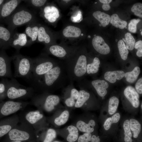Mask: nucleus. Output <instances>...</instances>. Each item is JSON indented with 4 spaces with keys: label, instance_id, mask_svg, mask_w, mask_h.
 <instances>
[{
    "label": "nucleus",
    "instance_id": "1",
    "mask_svg": "<svg viewBox=\"0 0 142 142\" xmlns=\"http://www.w3.org/2000/svg\"><path fill=\"white\" fill-rule=\"evenodd\" d=\"M68 81L69 82L64 62H59L41 78L31 84L33 88L50 91L64 87Z\"/></svg>",
    "mask_w": 142,
    "mask_h": 142
},
{
    "label": "nucleus",
    "instance_id": "2",
    "mask_svg": "<svg viewBox=\"0 0 142 142\" xmlns=\"http://www.w3.org/2000/svg\"><path fill=\"white\" fill-rule=\"evenodd\" d=\"M82 52L78 47L75 52L63 62L70 82H80L86 73L87 60Z\"/></svg>",
    "mask_w": 142,
    "mask_h": 142
},
{
    "label": "nucleus",
    "instance_id": "3",
    "mask_svg": "<svg viewBox=\"0 0 142 142\" xmlns=\"http://www.w3.org/2000/svg\"><path fill=\"white\" fill-rule=\"evenodd\" d=\"M32 60L31 83L41 78L59 62L44 53Z\"/></svg>",
    "mask_w": 142,
    "mask_h": 142
},
{
    "label": "nucleus",
    "instance_id": "4",
    "mask_svg": "<svg viewBox=\"0 0 142 142\" xmlns=\"http://www.w3.org/2000/svg\"><path fill=\"white\" fill-rule=\"evenodd\" d=\"M37 20L34 12L23 6L18 7L12 14L4 21L3 23L7 25L8 29L14 32L17 27L27 25Z\"/></svg>",
    "mask_w": 142,
    "mask_h": 142
},
{
    "label": "nucleus",
    "instance_id": "5",
    "mask_svg": "<svg viewBox=\"0 0 142 142\" xmlns=\"http://www.w3.org/2000/svg\"><path fill=\"white\" fill-rule=\"evenodd\" d=\"M12 57L15 68L14 77L25 78L29 81L31 78L32 58L17 52Z\"/></svg>",
    "mask_w": 142,
    "mask_h": 142
},
{
    "label": "nucleus",
    "instance_id": "6",
    "mask_svg": "<svg viewBox=\"0 0 142 142\" xmlns=\"http://www.w3.org/2000/svg\"><path fill=\"white\" fill-rule=\"evenodd\" d=\"M78 47V46H68L63 43L60 44L55 43L45 46L43 49V53L64 60L71 56Z\"/></svg>",
    "mask_w": 142,
    "mask_h": 142
},
{
    "label": "nucleus",
    "instance_id": "7",
    "mask_svg": "<svg viewBox=\"0 0 142 142\" xmlns=\"http://www.w3.org/2000/svg\"><path fill=\"white\" fill-rule=\"evenodd\" d=\"M33 90L32 87H27L22 85L13 78L9 80L6 95L9 99H14L31 95Z\"/></svg>",
    "mask_w": 142,
    "mask_h": 142
},
{
    "label": "nucleus",
    "instance_id": "8",
    "mask_svg": "<svg viewBox=\"0 0 142 142\" xmlns=\"http://www.w3.org/2000/svg\"><path fill=\"white\" fill-rule=\"evenodd\" d=\"M12 60V57L9 56L5 50L0 49V78H13L11 66Z\"/></svg>",
    "mask_w": 142,
    "mask_h": 142
},
{
    "label": "nucleus",
    "instance_id": "9",
    "mask_svg": "<svg viewBox=\"0 0 142 142\" xmlns=\"http://www.w3.org/2000/svg\"><path fill=\"white\" fill-rule=\"evenodd\" d=\"M23 0H6L0 9V24L9 18L18 7Z\"/></svg>",
    "mask_w": 142,
    "mask_h": 142
},
{
    "label": "nucleus",
    "instance_id": "10",
    "mask_svg": "<svg viewBox=\"0 0 142 142\" xmlns=\"http://www.w3.org/2000/svg\"><path fill=\"white\" fill-rule=\"evenodd\" d=\"M55 37L51 30L47 26L40 24L36 42L41 43L48 46L56 43Z\"/></svg>",
    "mask_w": 142,
    "mask_h": 142
},
{
    "label": "nucleus",
    "instance_id": "11",
    "mask_svg": "<svg viewBox=\"0 0 142 142\" xmlns=\"http://www.w3.org/2000/svg\"><path fill=\"white\" fill-rule=\"evenodd\" d=\"M39 14L45 21L51 24L55 22L59 16L58 9L52 4L48 3L40 9Z\"/></svg>",
    "mask_w": 142,
    "mask_h": 142
},
{
    "label": "nucleus",
    "instance_id": "12",
    "mask_svg": "<svg viewBox=\"0 0 142 142\" xmlns=\"http://www.w3.org/2000/svg\"><path fill=\"white\" fill-rule=\"evenodd\" d=\"M28 40L25 33H19L14 31L10 44V47L14 48L17 52L24 47L29 46Z\"/></svg>",
    "mask_w": 142,
    "mask_h": 142
},
{
    "label": "nucleus",
    "instance_id": "13",
    "mask_svg": "<svg viewBox=\"0 0 142 142\" xmlns=\"http://www.w3.org/2000/svg\"><path fill=\"white\" fill-rule=\"evenodd\" d=\"M61 34L64 38L71 41L78 40L80 36L83 35L79 27L72 25L65 27L62 31Z\"/></svg>",
    "mask_w": 142,
    "mask_h": 142
},
{
    "label": "nucleus",
    "instance_id": "14",
    "mask_svg": "<svg viewBox=\"0 0 142 142\" xmlns=\"http://www.w3.org/2000/svg\"><path fill=\"white\" fill-rule=\"evenodd\" d=\"M39 25L37 20L26 25L24 33L27 37L29 46L37 42Z\"/></svg>",
    "mask_w": 142,
    "mask_h": 142
},
{
    "label": "nucleus",
    "instance_id": "15",
    "mask_svg": "<svg viewBox=\"0 0 142 142\" xmlns=\"http://www.w3.org/2000/svg\"><path fill=\"white\" fill-rule=\"evenodd\" d=\"M14 31L12 32L2 24H0V49L5 50L9 48Z\"/></svg>",
    "mask_w": 142,
    "mask_h": 142
},
{
    "label": "nucleus",
    "instance_id": "16",
    "mask_svg": "<svg viewBox=\"0 0 142 142\" xmlns=\"http://www.w3.org/2000/svg\"><path fill=\"white\" fill-rule=\"evenodd\" d=\"M92 44L94 49L101 54H107L110 52L109 47L103 39L99 36H94L92 40Z\"/></svg>",
    "mask_w": 142,
    "mask_h": 142
},
{
    "label": "nucleus",
    "instance_id": "17",
    "mask_svg": "<svg viewBox=\"0 0 142 142\" xmlns=\"http://www.w3.org/2000/svg\"><path fill=\"white\" fill-rule=\"evenodd\" d=\"M74 87L73 82H70L64 89L65 94L68 95L65 99L64 103L68 106L75 105L78 98L74 93Z\"/></svg>",
    "mask_w": 142,
    "mask_h": 142
},
{
    "label": "nucleus",
    "instance_id": "18",
    "mask_svg": "<svg viewBox=\"0 0 142 142\" xmlns=\"http://www.w3.org/2000/svg\"><path fill=\"white\" fill-rule=\"evenodd\" d=\"M124 93L127 99L134 108L139 107L140 104L139 96L135 88L131 86H127L125 89Z\"/></svg>",
    "mask_w": 142,
    "mask_h": 142
},
{
    "label": "nucleus",
    "instance_id": "19",
    "mask_svg": "<svg viewBox=\"0 0 142 142\" xmlns=\"http://www.w3.org/2000/svg\"><path fill=\"white\" fill-rule=\"evenodd\" d=\"M22 104V103L20 102L7 101L3 105L1 109V112L4 115H7L13 113L21 108Z\"/></svg>",
    "mask_w": 142,
    "mask_h": 142
},
{
    "label": "nucleus",
    "instance_id": "20",
    "mask_svg": "<svg viewBox=\"0 0 142 142\" xmlns=\"http://www.w3.org/2000/svg\"><path fill=\"white\" fill-rule=\"evenodd\" d=\"M44 96V108L47 111H51L59 104L60 98L58 96L55 95L47 94Z\"/></svg>",
    "mask_w": 142,
    "mask_h": 142
},
{
    "label": "nucleus",
    "instance_id": "21",
    "mask_svg": "<svg viewBox=\"0 0 142 142\" xmlns=\"http://www.w3.org/2000/svg\"><path fill=\"white\" fill-rule=\"evenodd\" d=\"M91 84L100 97H103L107 94V91L106 89L108 87L109 85L105 80H95L91 81Z\"/></svg>",
    "mask_w": 142,
    "mask_h": 142
},
{
    "label": "nucleus",
    "instance_id": "22",
    "mask_svg": "<svg viewBox=\"0 0 142 142\" xmlns=\"http://www.w3.org/2000/svg\"><path fill=\"white\" fill-rule=\"evenodd\" d=\"M10 139L13 141H23L28 140L29 137L28 133L17 129H13L9 133Z\"/></svg>",
    "mask_w": 142,
    "mask_h": 142
},
{
    "label": "nucleus",
    "instance_id": "23",
    "mask_svg": "<svg viewBox=\"0 0 142 142\" xmlns=\"http://www.w3.org/2000/svg\"><path fill=\"white\" fill-rule=\"evenodd\" d=\"M124 72L122 70L108 71L104 75L105 79L111 83H114L116 79L120 80L124 76Z\"/></svg>",
    "mask_w": 142,
    "mask_h": 142
},
{
    "label": "nucleus",
    "instance_id": "24",
    "mask_svg": "<svg viewBox=\"0 0 142 142\" xmlns=\"http://www.w3.org/2000/svg\"><path fill=\"white\" fill-rule=\"evenodd\" d=\"M95 125V121L93 120H91L88 124L81 120L79 121L77 123L76 126L77 128L81 132L91 133L94 131Z\"/></svg>",
    "mask_w": 142,
    "mask_h": 142
},
{
    "label": "nucleus",
    "instance_id": "25",
    "mask_svg": "<svg viewBox=\"0 0 142 142\" xmlns=\"http://www.w3.org/2000/svg\"><path fill=\"white\" fill-rule=\"evenodd\" d=\"M93 16L95 19L99 22L103 27H105L110 22V16L100 11L94 12L93 13Z\"/></svg>",
    "mask_w": 142,
    "mask_h": 142
},
{
    "label": "nucleus",
    "instance_id": "26",
    "mask_svg": "<svg viewBox=\"0 0 142 142\" xmlns=\"http://www.w3.org/2000/svg\"><path fill=\"white\" fill-rule=\"evenodd\" d=\"M79 92V97L74 105L77 108L82 106L89 99L90 96V93L84 89L80 90Z\"/></svg>",
    "mask_w": 142,
    "mask_h": 142
},
{
    "label": "nucleus",
    "instance_id": "27",
    "mask_svg": "<svg viewBox=\"0 0 142 142\" xmlns=\"http://www.w3.org/2000/svg\"><path fill=\"white\" fill-rule=\"evenodd\" d=\"M100 61L99 58L95 57L91 63H87L86 73L88 74H94L99 70Z\"/></svg>",
    "mask_w": 142,
    "mask_h": 142
},
{
    "label": "nucleus",
    "instance_id": "28",
    "mask_svg": "<svg viewBox=\"0 0 142 142\" xmlns=\"http://www.w3.org/2000/svg\"><path fill=\"white\" fill-rule=\"evenodd\" d=\"M110 22L113 26L121 29H124L127 25V22L121 19L116 14H114L110 17Z\"/></svg>",
    "mask_w": 142,
    "mask_h": 142
},
{
    "label": "nucleus",
    "instance_id": "29",
    "mask_svg": "<svg viewBox=\"0 0 142 142\" xmlns=\"http://www.w3.org/2000/svg\"><path fill=\"white\" fill-rule=\"evenodd\" d=\"M129 126L134 138H136L138 136L141 130V125L137 120L130 119L129 121Z\"/></svg>",
    "mask_w": 142,
    "mask_h": 142
},
{
    "label": "nucleus",
    "instance_id": "30",
    "mask_svg": "<svg viewBox=\"0 0 142 142\" xmlns=\"http://www.w3.org/2000/svg\"><path fill=\"white\" fill-rule=\"evenodd\" d=\"M140 69L138 66L135 67L131 72H126L124 77L126 81L131 83L134 82L137 79L140 73Z\"/></svg>",
    "mask_w": 142,
    "mask_h": 142
},
{
    "label": "nucleus",
    "instance_id": "31",
    "mask_svg": "<svg viewBox=\"0 0 142 142\" xmlns=\"http://www.w3.org/2000/svg\"><path fill=\"white\" fill-rule=\"evenodd\" d=\"M69 134L68 135L67 139L69 142H74L77 139L78 136V129L75 126L71 125L67 128Z\"/></svg>",
    "mask_w": 142,
    "mask_h": 142
},
{
    "label": "nucleus",
    "instance_id": "32",
    "mask_svg": "<svg viewBox=\"0 0 142 142\" xmlns=\"http://www.w3.org/2000/svg\"><path fill=\"white\" fill-rule=\"evenodd\" d=\"M43 116V115L38 111H32L26 115V118L30 123L34 124L42 119Z\"/></svg>",
    "mask_w": 142,
    "mask_h": 142
},
{
    "label": "nucleus",
    "instance_id": "33",
    "mask_svg": "<svg viewBox=\"0 0 142 142\" xmlns=\"http://www.w3.org/2000/svg\"><path fill=\"white\" fill-rule=\"evenodd\" d=\"M119 102V99L116 97L113 96L110 98L108 109L109 114L112 115L116 112L118 106Z\"/></svg>",
    "mask_w": 142,
    "mask_h": 142
},
{
    "label": "nucleus",
    "instance_id": "34",
    "mask_svg": "<svg viewBox=\"0 0 142 142\" xmlns=\"http://www.w3.org/2000/svg\"><path fill=\"white\" fill-rule=\"evenodd\" d=\"M125 38H123L122 40L126 43V46L128 49L131 50L134 48L135 40L133 36L129 33H127L125 35Z\"/></svg>",
    "mask_w": 142,
    "mask_h": 142
},
{
    "label": "nucleus",
    "instance_id": "35",
    "mask_svg": "<svg viewBox=\"0 0 142 142\" xmlns=\"http://www.w3.org/2000/svg\"><path fill=\"white\" fill-rule=\"evenodd\" d=\"M123 127L124 131V140L125 142H132V133L130 129L129 121L126 120L124 122Z\"/></svg>",
    "mask_w": 142,
    "mask_h": 142
},
{
    "label": "nucleus",
    "instance_id": "36",
    "mask_svg": "<svg viewBox=\"0 0 142 142\" xmlns=\"http://www.w3.org/2000/svg\"><path fill=\"white\" fill-rule=\"evenodd\" d=\"M118 46L121 59L124 60H126L128 57L129 51L122 40L121 39L118 41Z\"/></svg>",
    "mask_w": 142,
    "mask_h": 142
},
{
    "label": "nucleus",
    "instance_id": "37",
    "mask_svg": "<svg viewBox=\"0 0 142 142\" xmlns=\"http://www.w3.org/2000/svg\"><path fill=\"white\" fill-rule=\"evenodd\" d=\"M23 1L30 6L40 9L45 6L48 2V1L46 0H27Z\"/></svg>",
    "mask_w": 142,
    "mask_h": 142
},
{
    "label": "nucleus",
    "instance_id": "38",
    "mask_svg": "<svg viewBox=\"0 0 142 142\" xmlns=\"http://www.w3.org/2000/svg\"><path fill=\"white\" fill-rule=\"evenodd\" d=\"M69 116V113L67 110L64 111L58 117L56 118L54 121L55 124L60 126L65 124L67 121Z\"/></svg>",
    "mask_w": 142,
    "mask_h": 142
},
{
    "label": "nucleus",
    "instance_id": "39",
    "mask_svg": "<svg viewBox=\"0 0 142 142\" xmlns=\"http://www.w3.org/2000/svg\"><path fill=\"white\" fill-rule=\"evenodd\" d=\"M131 11L134 14L140 17H142V4L140 3L134 4L131 8Z\"/></svg>",
    "mask_w": 142,
    "mask_h": 142
},
{
    "label": "nucleus",
    "instance_id": "40",
    "mask_svg": "<svg viewBox=\"0 0 142 142\" xmlns=\"http://www.w3.org/2000/svg\"><path fill=\"white\" fill-rule=\"evenodd\" d=\"M56 133L53 129H49L47 131L45 138L43 142H52L55 138Z\"/></svg>",
    "mask_w": 142,
    "mask_h": 142
},
{
    "label": "nucleus",
    "instance_id": "41",
    "mask_svg": "<svg viewBox=\"0 0 142 142\" xmlns=\"http://www.w3.org/2000/svg\"><path fill=\"white\" fill-rule=\"evenodd\" d=\"M9 80L7 78H3L0 81V95L6 94Z\"/></svg>",
    "mask_w": 142,
    "mask_h": 142
},
{
    "label": "nucleus",
    "instance_id": "42",
    "mask_svg": "<svg viewBox=\"0 0 142 142\" xmlns=\"http://www.w3.org/2000/svg\"><path fill=\"white\" fill-rule=\"evenodd\" d=\"M140 21L139 19H134L131 20L128 25V29L129 31L133 33H136L137 24Z\"/></svg>",
    "mask_w": 142,
    "mask_h": 142
},
{
    "label": "nucleus",
    "instance_id": "43",
    "mask_svg": "<svg viewBox=\"0 0 142 142\" xmlns=\"http://www.w3.org/2000/svg\"><path fill=\"white\" fill-rule=\"evenodd\" d=\"M92 134L90 133H85L80 135L78 139V142L90 141Z\"/></svg>",
    "mask_w": 142,
    "mask_h": 142
},
{
    "label": "nucleus",
    "instance_id": "44",
    "mask_svg": "<svg viewBox=\"0 0 142 142\" xmlns=\"http://www.w3.org/2000/svg\"><path fill=\"white\" fill-rule=\"evenodd\" d=\"M11 126L9 125H4L0 126V137L8 133L11 130Z\"/></svg>",
    "mask_w": 142,
    "mask_h": 142
},
{
    "label": "nucleus",
    "instance_id": "45",
    "mask_svg": "<svg viewBox=\"0 0 142 142\" xmlns=\"http://www.w3.org/2000/svg\"><path fill=\"white\" fill-rule=\"evenodd\" d=\"M134 47L138 50L136 53V55L139 57L142 56V41L140 40L135 43Z\"/></svg>",
    "mask_w": 142,
    "mask_h": 142
},
{
    "label": "nucleus",
    "instance_id": "46",
    "mask_svg": "<svg viewBox=\"0 0 142 142\" xmlns=\"http://www.w3.org/2000/svg\"><path fill=\"white\" fill-rule=\"evenodd\" d=\"M99 1L103 4L102 8L103 10L108 11L110 9V7L109 4L112 1V0H99Z\"/></svg>",
    "mask_w": 142,
    "mask_h": 142
},
{
    "label": "nucleus",
    "instance_id": "47",
    "mask_svg": "<svg viewBox=\"0 0 142 142\" xmlns=\"http://www.w3.org/2000/svg\"><path fill=\"white\" fill-rule=\"evenodd\" d=\"M136 91L140 94L142 93V78L139 79L135 85Z\"/></svg>",
    "mask_w": 142,
    "mask_h": 142
},
{
    "label": "nucleus",
    "instance_id": "48",
    "mask_svg": "<svg viewBox=\"0 0 142 142\" xmlns=\"http://www.w3.org/2000/svg\"><path fill=\"white\" fill-rule=\"evenodd\" d=\"M112 124L111 117L108 118L106 119L103 125L104 129L106 130H108L110 128Z\"/></svg>",
    "mask_w": 142,
    "mask_h": 142
},
{
    "label": "nucleus",
    "instance_id": "49",
    "mask_svg": "<svg viewBox=\"0 0 142 142\" xmlns=\"http://www.w3.org/2000/svg\"><path fill=\"white\" fill-rule=\"evenodd\" d=\"M120 115L119 113H116L114 114L111 117L112 124L118 122L120 119Z\"/></svg>",
    "mask_w": 142,
    "mask_h": 142
},
{
    "label": "nucleus",
    "instance_id": "50",
    "mask_svg": "<svg viewBox=\"0 0 142 142\" xmlns=\"http://www.w3.org/2000/svg\"><path fill=\"white\" fill-rule=\"evenodd\" d=\"M90 141L91 142H100V139L98 136L97 137L95 135L91 136Z\"/></svg>",
    "mask_w": 142,
    "mask_h": 142
},
{
    "label": "nucleus",
    "instance_id": "51",
    "mask_svg": "<svg viewBox=\"0 0 142 142\" xmlns=\"http://www.w3.org/2000/svg\"><path fill=\"white\" fill-rule=\"evenodd\" d=\"M5 1V0H0V9L4 3Z\"/></svg>",
    "mask_w": 142,
    "mask_h": 142
},
{
    "label": "nucleus",
    "instance_id": "52",
    "mask_svg": "<svg viewBox=\"0 0 142 142\" xmlns=\"http://www.w3.org/2000/svg\"><path fill=\"white\" fill-rule=\"evenodd\" d=\"M11 142H22L19 141H11Z\"/></svg>",
    "mask_w": 142,
    "mask_h": 142
},
{
    "label": "nucleus",
    "instance_id": "53",
    "mask_svg": "<svg viewBox=\"0 0 142 142\" xmlns=\"http://www.w3.org/2000/svg\"><path fill=\"white\" fill-rule=\"evenodd\" d=\"M53 142H60V141H53Z\"/></svg>",
    "mask_w": 142,
    "mask_h": 142
},
{
    "label": "nucleus",
    "instance_id": "54",
    "mask_svg": "<svg viewBox=\"0 0 142 142\" xmlns=\"http://www.w3.org/2000/svg\"><path fill=\"white\" fill-rule=\"evenodd\" d=\"M141 108L142 109V104H141Z\"/></svg>",
    "mask_w": 142,
    "mask_h": 142
},
{
    "label": "nucleus",
    "instance_id": "55",
    "mask_svg": "<svg viewBox=\"0 0 142 142\" xmlns=\"http://www.w3.org/2000/svg\"><path fill=\"white\" fill-rule=\"evenodd\" d=\"M142 32L141 31V35H142Z\"/></svg>",
    "mask_w": 142,
    "mask_h": 142
}]
</instances>
